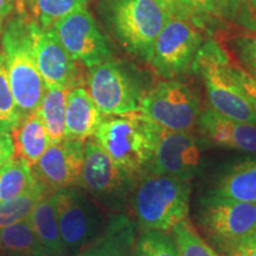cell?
Listing matches in <instances>:
<instances>
[{
	"instance_id": "7a4b0ae2",
	"label": "cell",
	"mask_w": 256,
	"mask_h": 256,
	"mask_svg": "<svg viewBox=\"0 0 256 256\" xmlns=\"http://www.w3.org/2000/svg\"><path fill=\"white\" fill-rule=\"evenodd\" d=\"M0 49L20 122L40 108L46 88L38 70L30 34V20L18 14L5 22Z\"/></svg>"
},
{
	"instance_id": "60d3db41",
	"label": "cell",
	"mask_w": 256,
	"mask_h": 256,
	"mask_svg": "<svg viewBox=\"0 0 256 256\" xmlns=\"http://www.w3.org/2000/svg\"><path fill=\"white\" fill-rule=\"evenodd\" d=\"M130 256H133V255H132V254H130Z\"/></svg>"
},
{
	"instance_id": "277c9868",
	"label": "cell",
	"mask_w": 256,
	"mask_h": 256,
	"mask_svg": "<svg viewBox=\"0 0 256 256\" xmlns=\"http://www.w3.org/2000/svg\"><path fill=\"white\" fill-rule=\"evenodd\" d=\"M191 185L186 180L165 174H145L138 178L130 200L142 232H170L190 211Z\"/></svg>"
},
{
	"instance_id": "4316f807",
	"label": "cell",
	"mask_w": 256,
	"mask_h": 256,
	"mask_svg": "<svg viewBox=\"0 0 256 256\" xmlns=\"http://www.w3.org/2000/svg\"><path fill=\"white\" fill-rule=\"evenodd\" d=\"M133 256H180L172 234L162 230H146L134 243Z\"/></svg>"
},
{
	"instance_id": "7402d4cb",
	"label": "cell",
	"mask_w": 256,
	"mask_h": 256,
	"mask_svg": "<svg viewBox=\"0 0 256 256\" xmlns=\"http://www.w3.org/2000/svg\"><path fill=\"white\" fill-rule=\"evenodd\" d=\"M0 254L8 256H46L28 218L0 229Z\"/></svg>"
},
{
	"instance_id": "ffe728a7",
	"label": "cell",
	"mask_w": 256,
	"mask_h": 256,
	"mask_svg": "<svg viewBox=\"0 0 256 256\" xmlns=\"http://www.w3.org/2000/svg\"><path fill=\"white\" fill-rule=\"evenodd\" d=\"M14 138L16 156L34 166L49 147L50 139L40 110L28 115L11 133Z\"/></svg>"
},
{
	"instance_id": "9c48e42d",
	"label": "cell",
	"mask_w": 256,
	"mask_h": 256,
	"mask_svg": "<svg viewBox=\"0 0 256 256\" xmlns=\"http://www.w3.org/2000/svg\"><path fill=\"white\" fill-rule=\"evenodd\" d=\"M203 44L200 24L194 18L171 16L156 38L150 64L160 78L172 80L192 69Z\"/></svg>"
},
{
	"instance_id": "8fae6325",
	"label": "cell",
	"mask_w": 256,
	"mask_h": 256,
	"mask_svg": "<svg viewBox=\"0 0 256 256\" xmlns=\"http://www.w3.org/2000/svg\"><path fill=\"white\" fill-rule=\"evenodd\" d=\"M52 28L70 56L88 69L113 58L114 46L110 37L87 8L60 18Z\"/></svg>"
},
{
	"instance_id": "7c38bea8",
	"label": "cell",
	"mask_w": 256,
	"mask_h": 256,
	"mask_svg": "<svg viewBox=\"0 0 256 256\" xmlns=\"http://www.w3.org/2000/svg\"><path fill=\"white\" fill-rule=\"evenodd\" d=\"M198 224L217 246L256 232V203L206 196Z\"/></svg>"
},
{
	"instance_id": "b9f144b4",
	"label": "cell",
	"mask_w": 256,
	"mask_h": 256,
	"mask_svg": "<svg viewBox=\"0 0 256 256\" xmlns=\"http://www.w3.org/2000/svg\"><path fill=\"white\" fill-rule=\"evenodd\" d=\"M28 2H30V0H28Z\"/></svg>"
},
{
	"instance_id": "484cf974",
	"label": "cell",
	"mask_w": 256,
	"mask_h": 256,
	"mask_svg": "<svg viewBox=\"0 0 256 256\" xmlns=\"http://www.w3.org/2000/svg\"><path fill=\"white\" fill-rule=\"evenodd\" d=\"M36 22L42 28L52 25L72 12L87 8L89 0H30Z\"/></svg>"
},
{
	"instance_id": "d4e9b609",
	"label": "cell",
	"mask_w": 256,
	"mask_h": 256,
	"mask_svg": "<svg viewBox=\"0 0 256 256\" xmlns=\"http://www.w3.org/2000/svg\"><path fill=\"white\" fill-rule=\"evenodd\" d=\"M50 194L43 184L12 200L0 203V229L28 218L36 204Z\"/></svg>"
},
{
	"instance_id": "4fadbf2b",
	"label": "cell",
	"mask_w": 256,
	"mask_h": 256,
	"mask_svg": "<svg viewBox=\"0 0 256 256\" xmlns=\"http://www.w3.org/2000/svg\"><path fill=\"white\" fill-rule=\"evenodd\" d=\"M34 58L46 88L81 87L82 76L76 60L70 56L52 28H42L30 20Z\"/></svg>"
},
{
	"instance_id": "d6986e66",
	"label": "cell",
	"mask_w": 256,
	"mask_h": 256,
	"mask_svg": "<svg viewBox=\"0 0 256 256\" xmlns=\"http://www.w3.org/2000/svg\"><path fill=\"white\" fill-rule=\"evenodd\" d=\"M206 196L256 203V159L232 166Z\"/></svg>"
},
{
	"instance_id": "d6a6232c",
	"label": "cell",
	"mask_w": 256,
	"mask_h": 256,
	"mask_svg": "<svg viewBox=\"0 0 256 256\" xmlns=\"http://www.w3.org/2000/svg\"><path fill=\"white\" fill-rule=\"evenodd\" d=\"M218 248L226 256H256V232L223 243Z\"/></svg>"
},
{
	"instance_id": "836d02e7",
	"label": "cell",
	"mask_w": 256,
	"mask_h": 256,
	"mask_svg": "<svg viewBox=\"0 0 256 256\" xmlns=\"http://www.w3.org/2000/svg\"><path fill=\"white\" fill-rule=\"evenodd\" d=\"M14 156H16V150L12 134L0 132V168H2Z\"/></svg>"
},
{
	"instance_id": "ab89813d",
	"label": "cell",
	"mask_w": 256,
	"mask_h": 256,
	"mask_svg": "<svg viewBox=\"0 0 256 256\" xmlns=\"http://www.w3.org/2000/svg\"><path fill=\"white\" fill-rule=\"evenodd\" d=\"M254 78H256V76H254Z\"/></svg>"
},
{
	"instance_id": "8d00e7d4",
	"label": "cell",
	"mask_w": 256,
	"mask_h": 256,
	"mask_svg": "<svg viewBox=\"0 0 256 256\" xmlns=\"http://www.w3.org/2000/svg\"><path fill=\"white\" fill-rule=\"evenodd\" d=\"M243 0H224L223 8V18L232 19L238 14L240 8H241Z\"/></svg>"
},
{
	"instance_id": "74e56055",
	"label": "cell",
	"mask_w": 256,
	"mask_h": 256,
	"mask_svg": "<svg viewBox=\"0 0 256 256\" xmlns=\"http://www.w3.org/2000/svg\"><path fill=\"white\" fill-rule=\"evenodd\" d=\"M249 4H250L252 14H254V17L256 19V0H249Z\"/></svg>"
},
{
	"instance_id": "d590c367",
	"label": "cell",
	"mask_w": 256,
	"mask_h": 256,
	"mask_svg": "<svg viewBox=\"0 0 256 256\" xmlns=\"http://www.w3.org/2000/svg\"><path fill=\"white\" fill-rule=\"evenodd\" d=\"M16 5V0H0V32L2 30L5 22L12 14Z\"/></svg>"
},
{
	"instance_id": "52a82bcc",
	"label": "cell",
	"mask_w": 256,
	"mask_h": 256,
	"mask_svg": "<svg viewBox=\"0 0 256 256\" xmlns=\"http://www.w3.org/2000/svg\"><path fill=\"white\" fill-rule=\"evenodd\" d=\"M52 200L66 256H78L104 232L108 217L80 186L60 188L54 192Z\"/></svg>"
},
{
	"instance_id": "1f68e13d",
	"label": "cell",
	"mask_w": 256,
	"mask_h": 256,
	"mask_svg": "<svg viewBox=\"0 0 256 256\" xmlns=\"http://www.w3.org/2000/svg\"><path fill=\"white\" fill-rule=\"evenodd\" d=\"M232 72L238 88L256 112V78L234 58H232Z\"/></svg>"
},
{
	"instance_id": "5b68a950",
	"label": "cell",
	"mask_w": 256,
	"mask_h": 256,
	"mask_svg": "<svg viewBox=\"0 0 256 256\" xmlns=\"http://www.w3.org/2000/svg\"><path fill=\"white\" fill-rule=\"evenodd\" d=\"M192 70L203 80L211 110L232 120L256 124V112L232 76V56L216 40L202 46Z\"/></svg>"
},
{
	"instance_id": "83f0119b",
	"label": "cell",
	"mask_w": 256,
	"mask_h": 256,
	"mask_svg": "<svg viewBox=\"0 0 256 256\" xmlns=\"http://www.w3.org/2000/svg\"><path fill=\"white\" fill-rule=\"evenodd\" d=\"M171 232L180 256H220L215 249L202 238L188 218L176 224Z\"/></svg>"
},
{
	"instance_id": "3957f363",
	"label": "cell",
	"mask_w": 256,
	"mask_h": 256,
	"mask_svg": "<svg viewBox=\"0 0 256 256\" xmlns=\"http://www.w3.org/2000/svg\"><path fill=\"white\" fill-rule=\"evenodd\" d=\"M96 10L118 44L130 56L150 63L153 44L168 19L154 0H96Z\"/></svg>"
},
{
	"instance_id": "4dcf8cb0",
	"label": "cell",
	"mask_w": 256,
	"mask_h": 256,
	"mask_svg": "<svg viewBox=\"0 0 256 256\" xmlns=\"http://www.w3.org/2000/svg\"><path fill=\"white\" fill-rule=\"evenodd\" d=\"M188 17L203 26V18L223 17L224 0H182Z\"/></svg>"
},
{
	"instance_id": "8992f818",
	"label": "cell",
	"mask_w": 256,
	"mask_h": 256,
	"mask_svg": "<svg viewBox=\"0 0 256 256\" xmlns=\"http://www.w3.org/2000/svg\"><path fill=\"white\" fill-rule=\"evenodd\" d=\"M89 94L104 115L140 110L148 78L126 60L112 58L89 68Z\"/></svg>"
},
{
	"instance_id": "2e32d148",
	"label": "cell",
	"mask_w": 256,
	"mask_h": 256,
	"mask_svg": "<svg viewBox=\"0 0 256 256\" xmlns=\"http://www.w3.org/2000/svg\"><path fill=\"white\" fill-rule=\"evenodd\" d=\"M196 126L206 145L256 153V124L232 120L209 108L200 113Z\"/></svg>"
},
{
	"instance_id": "ac0fdd59",
	"label": "cell",
	"mask_w": 256,
	"mask_h": 256,
	"mask_svg": "<svg viewBox=\"0 0 256 256\" xmlns=\"http://www.w3.org/2000/svg\"><path fill=\"white\" fill-rule=\"evenodd\" d=\"M136 223L124 214H110L104 232L78 256H130Z\"/></svg>"
},
{
	"instance_id": "e0dca14e",
	"label": "cell",
	"mask_w": 256,
	"mask_h": 256,
	"mask_svg": "<svg viewBox=\"0 0 256 256\" xmlns=\"http://www.w3.org/2000/svg\"><path fill=\"white\" fill-rule=\"evenodd\" d=\"M104 119L98 106L87 89L72 88L66 95V133L64 139H78L86 142L94 136Z\"/></svg>"
},
{
	"instance_id": "f546056e",
	"label": "cell",
	"mask_w": 256,
	"mask_h": 256,
	"mask_svg": "<svg viewBox=\"0 0 256 256\" xmlns=\"http://www.w3.org/2000/svg\"><path fill=\"white\" fill-rule=\"evenodd\" d=\"M232 50L243 68L256 76V34L236 37L232 42Z\"/></svg>"
},
{
	"instance_id": "e575fe53",
	"label": "cell",
	"mask_w": 256,
	"mask_h": 256,
	"mask_svg": "<svg viewBox=\"0 0 256 256\" xmlns=\"http://www.w3.org/2000/svg\"><path fill=\"white\" fill-rule=\"evenodd\" d=\"M154 2L168 14V17H171V16H176V17H188L182 0H154Z\"/></svg>"
},
{
	"instance_id": "6da1fadb",
	"label": "cell",
	"mask_w": 256,
	"mask_h": 256,
	"mask_svg": "<svg viewBox=\"0 0 256 256\" xmlns=\"http://www.w3.org/2000/svg\"><path fill=\"white\" fill-rule=\"evenodd\" d=\"M162 130L138 110L106 115L92 138L115 164L139 178L146 174Z\"/></svg>"
},
{
	"instance_id": "cb8c5ba5",
	"label": "cell",
	"mask_w": 256,
	"mask_h": 256,
	"mask_svg": "<svg viewBox=\"0 0 256 256\" xmlns=\"http://www.w3.org/2000/svg\"><path fill=\"white\" fill-rule=\"evenodd\" d=\"M70 89L46 88L40 102V114L46 124L50 144H58L64 140L66 133V104Z\"/></svg>"
},
{
	"instance_id": "f1b7e54d",
	"label": "cell",
	"mask_w": 256,
	"mask_h": 256,
	"mask_svg": "<svg viewBox=\"0 0 256 256\" xmlns=\"http://www.w3.org/2000/svg\"><path fill=\"white\" fill-rule=\"evenodd\" d=\"M19 124L20 118L10 87L4 57L0 49V132L12 133Z\"/></svg>"
},
{
	"instance_id": "44dd1931",
	"label": "cell",
	"mask_w": 256,
	"mask_h": 256,
	"mask_svg": "<svg viewBox=\"0 0 256 256\" xmlns=\"http://www.w3.org/2000/svg\"><path fill=\"white\" fill-rule=\"evenodd\" d=\"M32 229L46 256H66L54 208L52 194H48L36 204L28 216Z\"/></svg>"
},
{
	"instance_id": "30bf717a",
	"label": "cell",
	"mask_w": 256,
	"mask_h": 256,
	"mask_svg": "<svg viewBox=\"0 0 256 256\" xmlns=\"http://www.w3.org/2000/svg\"><path fill=\"white\" fill-rule=\"evenodd\" d=\"M140 110L162 130L188 132L196 127L200 104L198 95L188 84L172 78L150 88Z\"/></svg>"
},
{
	"instance_id": "ba28073f",
	"label": "cell",
	"mask_w": 256,
	"mask_h": 256,
	"mask_svg": "<svg viewBox=\"0 0 256 256\" xmlns=\"http://www.w3.org/2000/svg\"><path fill=\"white\" fill-rule=\"evenodd\" d=\"M136 180L138 177L115 164L92 138L86 140L78 186L102 208L110 214H122Z\"/></svg>"
},
{
	"instance_id": "5bb4252c",
	"label": "cell",
	"mask_w": 256,
	"mask_h": 256,
	"mask_svg": "<svg viewBox=\"0 0 256 256\" xmlns=\"http://www.w3.org/2000/svg\"><path fill=\"white\" fill-rule=\"evenodd\" d=\"M206 142L188 132L162 130L146 174H165L190 182L200 172Z\"/></svg>"
},
{
	"instance_id": "9a60e30c",
	"label": "cell",
	"mask_w": 256,
	"mask_h": 256,
	"mask_svg": "<svg viewBox=\"0 0 256 256\" xmlns=\"http://www.w3.org/2000/svg\"><path fill=\"white\" fill-rule=\"evenodd\" d=\"M84 142L64 139L52 144L32 166L34 177L50 194L64 188L78 186L81 179Z\"/></svg>"
},
{
	"instance_id": "603a6c76",
	"label": "cell",
	"mask_w": 256,
	"mask_h": 256,
	"mask_svg": "<svg viewBox=\"0 0 256 256\" xmlns=\"http://www.w3.org/2000/svg\"><path fill=\"white\" fill-rule=\"evenodd\" d=\"M42 185L32 166L20 158H12L0 168V203L20 196Z\"/></svg>"
},
{
	"instance_id": "f35d334b",
	"label": "cell",
	"mask_w": 256,
	"mask_h": 256,
	"mask_svg": "<svg viewBox=\"0 0 256 256\" xmlns=\"http://www.w3.org/2000/svg\"><path fill=\"white\" fill-rule=\"evenodd\" d=\"M0 256H8V255H4V254H0Z\"/></svg>"
}]
</instances>
